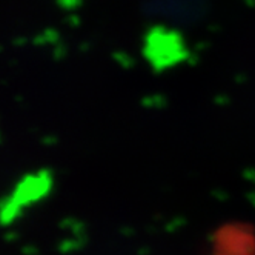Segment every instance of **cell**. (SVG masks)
Wrapping results in <instances>:
<instances>
[{
    "mask_svg": "<svg viewBox=\"0 0 255 255\" xmlns=\"http://www.w3.org/2000/svg\"><path fill=\"white\" fill-rule=\"evenodd\" d=\"M212 255H255V231L246 223H228L214 234Z\"/></svg>",
    "mask_w": 255,
    "mask_h": 255,
    "instance_id": "6da1fadb",
    "label": "cell"
}]
</instances>
